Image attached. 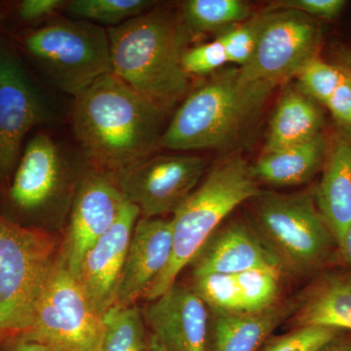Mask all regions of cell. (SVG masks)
I'll use <instances>...</instances> for the list:
<instances>
[{"label":"cell","instance_id":"cell-8","mask_svg":"<svg viewBox=\"0 0 351 351\" xmlns=\"http://www.w3.org/2000/svg\"><path fill=\"white\" fill-rule=\"evenodd\" d=\"M258 221L263 239L284 267L298 272L319 267L337 244L311 193H260Z\"/></svg>","mask_w":351,"mask_h":351},{"label":"cell","instance_id":"cell-10","mask_svg":"<svg viewBox=\"0 0 351 351\" xmlns=\"http://www.w3.org/2000/svg\"><path fill=\"white\" fill-rule=\"evenodd\" d=\"M206 169L200 156L159 154L149 156L117 175L124 197L142 218L174 214L198 186Z\"/></svg>","mask_w":351,"mask_h":351},{"label":"cell","instance_id":"cell-17","mask_svg":"<svg viewBox=\"0 0 351 351\" xmlns=\"http://www.w3.org/2000/svg\"><path fill=\"white\" fill-rule=\"evenodd\" d=\"M193 276L237 274L252 269L282 274L283 265L263 237L242 221L217 230L193 261Z\"/></svg>","mask_w":351,"mask_h":351},{"label":"cell","instance_id":"cell-27","mask_svg":"<svg viewBox=\"0 0 351 351\" xmlns=\"http://www.w3.org/2000/svg\"><path fill=\"white\" fill-rule=\"evenodd\" d=\"M233 276L239 284L246 313H261L276 306L281 274L267 269H252Z\"/></svg>","mask_w":351,"mask_h":351},{"label":"cell","instance_id":"cell-20","mask_svg":"<svg viewBox=\"0 0 351 351\" xmlns=\"http://www.w3.org/2000/svg\"><path fill=\"white\" fill-rule=\"evenodd\" d=\"M327 141L321 134L302 144L263 152L252 167L257 181L277 186H298L315 175L326 158Z\"/></svg>","mask_w":351,"mask_h":351},{"label":"cell","instance_id":"cell-35","mask_svg":"<svg viewBox=\"0 0 351 351\" xmlns=\"http://www.w3.org/2000/svg\"><path fill=\"white\" fill-rule=\"evenodd\" d=\"M0 351H48V348L38 341L16 336L5 339L0 346Z\"/></svg>","mask_w":351,"mask_h":351},{"label":"cell","instance_id":"cell-11","mask_svg":"<svg viewBox=\"0 0 351 351\" xmlns=\"http://www.w3.org/2000/svg\"><path fill=\"white\" fill-rule=\"evenodd\" d=\"M117 175L93 169L76 191L61 256L77 277L88 251L112 228L126 202Z\"/></svg>","mask_w":351,"mask_h":351},{"label":"cell","instance_id":"cell-2","mask_svg":"<svg viewBox=\"0 0 351 351\" xmlns=\"http://www.w3.org/2000/svg\"><path fill=\"white\" fill-rule=\"evenodd\" d=\"M107 32L113 75L166 112L186 98L182 61L191 34L180 11L154 7Z\"/></svg>","mask_w":351,"mask_h":351},{"label":"cell","instance_id":"cell-6","mask_svg":"<svg viewBox=\"0 0 351 351\" xmlns=\"http://www.w3.org/2000/svg\"><path fill=\"white\" fill-rule=\"evenodd\" d=\"M23 46L53 86L73 97L112 73L107 29L88 21H51L25 34Z\"/></svg>","mask_w":351,"mask_h":351},{"label":"cell","instance_id":"cell-29","mask_svg":"<svg viewBox=\"0 0 351 351\" xmlns=\"http://www.w3.org/2000/svg\"><path fill=\"white\" fill-rule=\"evenodd\" d=\"M339 336V331L331 328L297 327L265 341L258 351H320Z\"/></svg>","mask_w":351,"mask_h":351},{"label":"cell","instance_id":"cell-30","mask_svg":"<svg viewBox=\"0 0 351 351\" xmlns=\"http://www.w3.org/2000/svg\"><path fill=\"white\" fill-rule=\"evenodd\" d=\"M262 14L221 32L218 36L228 55V63L242 68L250 61L260 32Z\"/></svg>","mask_w":351,"mask_h":351},{"label":"cell","instance_id":"cell-38","mask_svg":"<svg viewBox=\"0 0 351 351\" xmlns=\"http://www.w3.org/2000/svg\"><path fill=\"white\" fill-rule=\"evenodd\" d=\"M147 351H167L165 346L162 345L156 335L152 334L149 337V345H147Z\"/></svg>","mask_w":351,"mask_h":351},{"label":"cell","instance_id":"cell-12","mask_svg":"<svg viewBox=\"0 0 351 351\" xmlns=\"http://www.w3.org/2000/svg\"><path fill=\"white\" fill-rule=\"evenodd\" d=\"M44 117L43 101L22 64L0 46V173L17 164L25 136Z\"/></svg>","mask_w":351,"mask_h":351},{"label":"cell","instance_id":"cell-3","mask_svg":"<svg viewBox=\"0 0 351 351\" xmlns=\"http://www.w3.org/2000/svg\"><path fill=\"white\" fill-rule=\"evenodd\" d=\"M228 69L186 96L164 131L161 147L175 152L232 144L258 117L274 91Z\"/></svg>","mask_w":351,"mask_h":351},{"label":"cell","instance_id":"cell-34","mask_svg":"<svg viewBox=\"0 0 351 351\" xmlns=\"http://www.w3.org/2000/svg\"><path fill=\"white\" fill-rule=\"evenodd\" d=\"M64 4L63 0H24L18 6V14L23 20L32 22L52 15Z\"/></svg>","mask_w":351,"mask_h":351},{"label":"cell","instance_id":"cell-14","mask_svg":"<svg viewBox=\"0 0 351 351\" xmlns=\"http://www.w3.org/2000/svg\"><path fill=\"white\" fill-rule=\"evenodd\" d=\"M209 307L193 288L174 284L143 313L167 351H210Z\"/></svg>","mask_w":351,"mask_h":351},{"label":"cell","instance_id":"cell-25","mask_svg":"<svg viewBox=\"0 0 351 351\" xmlns=\"http://www.w3.org/2000/svg\"><path fill=\"white\" fill-rule=\"evenodd\" d=\"M156 5L151 0H71L64 8L75 19L117 27Z\"/></svg>","mask_w":351,"mask_h":351},{"label":"cell","instance_id":"cell-28","mask_svg":"<svg viewBox=\"0 0 351 351\" xmlns=\"http://www.w3.org/2000/svg\"><path fill=\"white\" fill-rule=\"evenodd\" d=\"M345 75V71L315 56L300 69L295 77L299 82L298 86L304 94L313 100L326 105Z\"/></svg>","mask_w":351,"mask_h":351},{"label":"cell","instance_id":"cell-19","mask_svg":"<svg viewBox=\"0 0 351 351\" xmlns=\"http://www.w3.org/2000/svg\"><path fill=\"white\" fill-rule=\"evenodd\" d=\"M323 115L316 101L299 86L289 87L270 119L263 152L302 144L321 135Z\"/></svg>","mask_w":351,"mask_h":351},{"label":"cell","instance_id":"cell-18","mask_svg":"<svg viewBox=\"0 0 351 351\" xmlns=\"http://www.w3.org/2000/svg\"><path fill=\"white\" fill-rule=\"evenodd\" d=\"M316 205L339 245L351 225V138L332 147L323 171Z\"/></svg>","mask_w":351,"mask_h":351},{"label":"cell","instance_id":"cell-13","mask_svg":"<svg viewBox=\"0 0 351 351\" xmlns=\"http://www.w3.org/2000/svg\"><path fill=\"white\" fill-rule=\"evenodd\" d=\"M140 210L126 201L112 228L88 251L77 279L101 316L113 306Z\"/></svg>","mask_w":351,"mask_h":351},{"label":"cell","instance_id":"cell-15","mask_svg":"<svg viewBox=\"0 0 351 351\" xmlns=\"http://www.w3.org/2000/svg\"><path fill=\"white\" fill-rule=\"evenodd\" d=\"M68 163L63 149L47 133L29 141L18 164L9 196L23 211L49 206L66 186Z\"/></svg>","mask_w":351,"mask_h":351},{"label":"cell","instance_id":"cell-39","mask_svg":"<svg viewBox=\"0 0 351 351\" xmlns=\"http://www.w3.org/2000/svg\"><path fill=\"white\" fill-rule=\"evenodd\" d=\"M48 351H66L63 350H60V348H49V346H47Z\"/></svg>","mask_w":351,"mask_h":351},{"label":"cell","instance_id":"cell-32","mask_svg":"<svg viewBox=\"0 0 351 351\" xmlns=\"http://www.w3.org/2000/svg\"><path fill=\"white\" fill-rule=\"evenodd\" d=\"M346 5L345 0H282L276 2L274 8L289 9L311 18L332 20L338 17Z\"/></svg>","mask_w":351,"mask_h":351},{"label":"cell","instance_id":"cell-9","mask_svg":"<svg viewBox=\"0 0 351 351\" xmlns=\"http://www.w3.org/2000/svg\"><path fill=\"white\" fill-rule=\"evenodd\" d=\"M320 36L317 24L306 14L270 9L262 13L257 45L250 61L239 68L240 75L274 89L317 56Z\"/></svg>","mask_w":351,"mask_h":351},{"label":"cell","instance_id":"cell-21","mask_svg":"<svg viewBox=\"0 0 351 351\" xmlns=\"http://www.w3.org/2000/svg\"><path fill=\"white\" fill-rule=\"evenodd\" d=\"M298 327L318 326L351 332V276H327L316 284L295 317Z\"/></svg>","mask_w":351,"mask_h":351},{"label":"cell","instance_id":"cell-36","mask_svg":"<svg viewBox=\"0 0 351 351\" xmlns=\"http://www.w3.org/2000/svg\"><path fill=\"white\" fill-rule=\"evenodd\" d=\"M320 351H351V337H337Z\"/></svg>","mask_w":351,"mask_h":351},{"label":"cell","instance_id":"cell-5","mask_svg":"<svg viewBox=\"0 0 351 351\" xmlns=\"http://www.w3.org/2000/svg\"><path fill=\"white\" fill-rule=\"evenodd\" d=\"M59 254L54 235L0 215V346L29 330Z\"/></svg>","mask_w":351,"mask_h":351},{"label":"cell","instance_id":"cell-37","mask_svg":"<svg viewBox=\"0 0 351 351\" xmlns=\"http://www.w3.org/2000/svg\"><path fill=\"white\" fill-rule=\"evenodd\" d=\"M338 247L341 250V255L345 258L346 263L350 265L351 269V225L346 230L345 235L339 242Z\"/></svg>","mask_w":351,"mask_h":351},{"label":"cell","instance_id":"cell-23","mask_svg":"<svg viewBox=\"0 0 351 351\" xmlns=\"http://www.w3.org/2000/svg\"><path fill=\"white\" fill-rule=\"evenodd\" d=\"M180 15L189 34L223 32L250 19L251 8L242 0H188Z\"/></svg>","mask_w":351,"mask_h":351},{"label":"cell","instance_id":"cell-31","mask_svg":"<svg viewBox=\"0 0 351 351\" xmlns=\"http://www.w3.org/2000/svg\"><path fill=\"white\" fill-rule=\"evenodd\" d=\"M182 69L186 75H206L228 64V55L219 38L186 49L182 56Z\"/></svg>","mask_w":351,"mask_h":351},{"label":"cell","instance_id":"cell-7","mask_svg":"<svg viewBox=\"0 0 351 351\" xmlns=\"http://www.w3.org/2000/svg\"><path fill=\"white\" fill-rule=\"evenodd\" d=\"M104 332L103 316L59 254L21 337L66 351H101Z\"/></svg>","mask_w":351,"mask_h":351},{"label":"cell","instance_id":"cell-24","mask_svg":"<svg viewBox=\"0 0 351 351\" xmlns=\"http://www.w3.org/2000/svg\"><path fill=\"white\" fill-rule=\"evenodd\" d=\"M101 351H147L143 313L136 306L110 307L104 314Z\"/></svg>","mask_w":351,"mask_h":351},{"label":"cell","instance_id":"cell-22","mask_svg":"<svg viewBox=\"0 0 351 351\" xmlns=\"http://www.w3.org/2000/svg\"><path fill=\"white\" fill-rule=\"evenodd\" d=\"M211 311L212 351H258L284 316L276 306L253 313Z\"/></svg>","mask_w":351,"mask_h":351},{"label":"cell","instance_id":"cell-33","mask_svg":"<svg viewBox=\"0 0 351 351\" xmlns=\"http://www.w3.org/2000/svg\"><path fill=\"white\" fill-rule=\"evenodd\" d=\"M337 122L351 134V73L346 71L343 80L326 105Z\"/></svg>","mask_w":351,"mask_h":351},{"label":"cell","instance_id":"cell-26","mask_svg":"<svg viewBox=\"0 0 351 351\" xmlns=\"http://www.w3.org/2000/svg\"><path fill=\"white\" fill-rule=\"evenodd\" d=\"M193 290L211 311L245 313L243 298L233 274L193 276Z\"/></svg>","mask_w":351,"mask_h":351},{"label":"cell","instance_id":"cell-4","mask_svg":"<svg viewBox=\"0 0 351 351\" xmlns=\"http://www.w3.org/2000/svg\"><path fill=\"white\" fill-rule=\"evenodd\" d=\"M260 193L251 166L241 157H230L215 165L173 214L170 262L143 298L152 302L167 292L223 219L244 201Z\"/></svg>","mask_w":351,"mask_h":351},{"label":"cell","instance_id":"cell-1","mask_svg":"<svg viewBox=\"0 0 351 351\" xmlns=\"http://www.w3.org/2000/svg\"><path fill=\"white\" fill-rule=\"evenodd\" d=\"M165 114L112 73L75 97L71 124L94 169L119 174L161 147Z\"/></svg>","mask_w":351,"mask_h":351},{"label":"cell","instance_id":"cell-16","mask_svg":"<svg viewBox=\"0 0 351 351\" xmlns=\"http://www.w3.org/2000/svg\"><path fill=\"white\" fill-rule=\"evenodd\" d=\"M171 219L141 218L136 223L113 306H135L170 262Z\"/></svg>","mask_w":351,"mask_h":351}]
</instances>
